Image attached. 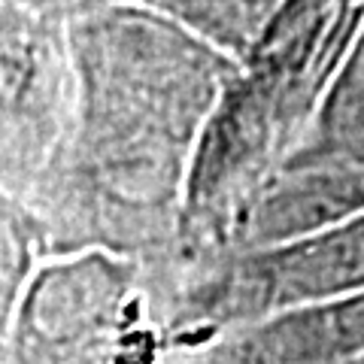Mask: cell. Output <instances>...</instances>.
I'll use <instances>...</instances> for the list:
<instances>
[{
	"instance_id": "cell-1",
	"label": "cell",
	"mask_w": 364,
	"mask_h": 364,
	"mask_svg": "<svg viewBox=\"0 0 364 364\" xmlns=\"http://www.w3.org/2000/svg\"><path fill=\"white\" fill-rule=\"evenodd\" d=\"M164 4L179 6L195 16H207V21H228L240 16L246 0H164Z\"/></svg>"
}]
</instances>
